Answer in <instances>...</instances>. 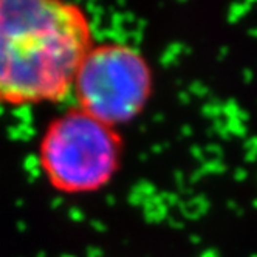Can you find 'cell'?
<instances>
[{
  "instance_id": "cell-3",
  "label": "cell",
  "mask_w": 257,
  "mask_h": 257,
  "mask_svg": "<svg viewBox=\"0 0 257 257\" xmlns=\"http://www.w3.org/2000/svg\"><path fill=\"white\" fill-rule=\"evenodd\" d=\"M155 71L148 56L124 42H95L79 64L71 95L75 106L121 130L150 104Z\"/></svg>"
},
{
  "instance_id": "cell-1",
  "label": "cell",
  "mask_w": 257,
  "mask_h": 257,
  "mask_svg": "<svg viewBox=\"0 0 257 257\" xmlns=\"http://www.w3.org/2000/svg\"><path fill=\"white\" fill-rule=\"evenodd\" d=\"M95 42L90 17L78 3L0 0V104L61 103Z\"/></svg>"
},
{
  "instance_id": "cell-2",
  "label": "cell",
  "mask_w": 257,
  "mask_h": 257,
  "mask_svg": "<svg viewBox=\"0 0 257 257\" xmlns=\"http://www.w3.org/2000/svg\"><path fill=\"white\" fill-rule=\"evenodd\" d=\"M124 153L121 130L76 106L51 118L38 144L43 178L64 195H88L106 189L121 171Z\"/></svg>"
}]
</instances>
